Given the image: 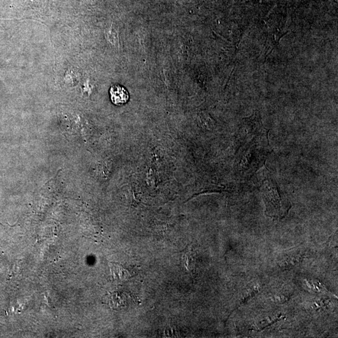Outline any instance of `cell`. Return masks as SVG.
Segmentation results:
<instances>
[{
	"instance_id": "1",
	"label": "cell",
	"mask_w": 338,
	"mask_h": 338,
	"mask_svg": "<svg viewBox=\"0 0 338 338\" xmlns=\"http://www.w3.org/2000/svg\"><path fill=\"white\" fill-rule=\"evenodd\" d=\"M248 135L238 151L236 170L239 179H248L264 166L269 152L267 131L246 130Z\"/></svg>"
},
{
	"instance_id": "2",
	"label": "cell",
	"mask_w": 338,
	"mask_h": 338,
	"mask_svg": "<svg viewBox=\"0 0 338 338\" xmlns=\"http://www.w3.org/2000/svg\"><path fill=\"white\" fill-rule=\"evenodd\" d=\"M258 174L259 189L266 207L267 216L276 220L285 218L290 209V202L281 190L279 185L269 170L262 167Z\"/></svg>"
},
{
	"instance_id": "4",
	"label": "cell",
	"mask_w": 338,
	"mask_h": 338,
	"mask_svg": "<svg viewBox=\"0 0 338 338\" xmlns=\"http://www.w3.org/2000/svg\"><path fill=\"white\" fill-rule=\"evenodd\" d=\"M110 267L112 276L115 281L122 282V281L128 280L132 276H133L132 275H134V272L132 273L131 270L126 268L122 265L110 263Z\"/></svg>"
},
{
	"instance_id": "5",
	"label": "cell",
	"mask_w": 338,
	"mask_h": 338,
	"mask_svg": "<svg viewBox=\"0 0 338 338\" xmlns=\"http://www.w3.org/2000/svg\"><path fill=\"white\" fill-rule=\"evenodd\" d=\"M183 266L188 271H193L194 269V258L191 248H188L183 252L182 257Z\"/></svg>"
},
{
	"instance_id": "3",
	"label": "cell",
	"mask_w": 338,
	"mask_h": 338,
	"mask_svg": "<svg viewBox=\"0 0 338 338\" xmlns=\"http://www.w3.org/2000/svg\"><path fill=\"white\" fill-rule=\"evenodd\" d=\"M110 99L113 104L123 105L127 104L129 100L128 91L124 86L120 85H114L110 89Z\"/></svg>"
}]
</instances>
